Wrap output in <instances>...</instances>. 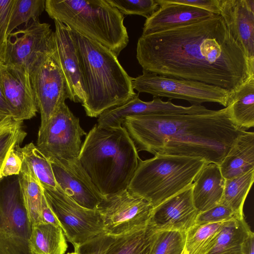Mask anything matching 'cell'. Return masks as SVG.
<instances>
[{
  "instance_id": "6da1fadb",
  "label": "cell",
  "mask_w": 254,
  "mask_h": 254,
  "mask_svg": "<svg viewBox=\"0 0 254 254\" xmlns=\"http://www.w3.org/2000/svg\"><path fill=\"white\" fill-rule=\"evenodd\" d=\"M136 59L143 70L196 81L234 95L254 77L251 63L219 14L139 38Z\"/></svg>"
},
{
  "instance_id": "7a4b0ae2",
  "label": "cell",
  "mask_w": 254,
  "mask_h": 254,
  "mask_svg": "<svg viewBox=\"0 0 254 254\" xmlns=\"http://www.w3.org/2000/svg\"><path fill=\"white\" fill-rule=\"evenodd\" d=\"M137 152L200 158L219 165L243 130L228 107L218 110L126 118L123 124Z\"/></svg>"
},
{
  "instance_id": "3957f363",
  "label": "cell",
  "mask_w": 254,
  "mask_h": 254,
  "mask_svg": "<svg viewBox=\"0 0 254 254\" xmlns=\"http://www.w3.org/2000/svg\"><path fill=\"white\" fill-rule=\"evenodd\" d=\"M78 160L104 196L127 189L140 159L124 127L96 124L86 134Z\"/></svg>"
},
{
  "instance_id": "277c9868",
  "label": "cell",
  "mask_w": 254,
  "mask_h": 254,
  "mask_svg": "<svg viewBox=\"0 0 254 254\" xmlns=\"http://www.w3.org/2000/svg\"><path fill=\"white\" fill-rule=\"evenodd\" d=\"M71 30V29H70ZM82 75L87 116L99 117L104 111L122 105L136 93L132 79L118 57L99 43L71 30Z\"/></svg>"
},
{
  "instance_id": "5b68a950",
  "label": "cell",
  "mask_w": 254,
  "mask_h": 254,
  "mask_svg": "<svg viewBox=\"0 0 254 254\" xmlns=\"http://www.w3.org/2000/svg\"><path fill=\"white\" fill-rule=\"evenodd\" d=\"M45 9L54 20L99 43L117 57L128 43L124 15L107 0H46Z\"/></svg>"
},
{
  "instance_id": "8992f818",
  "label": "cell",
  "mask_w": 254,
  "mask_h": 254,
  "mask_svg": "<svg viewBox=\"0 0 254 254\" xmlns=\"http://www.w3.org/2000/svg\"><path fill=\"white\" fill-rule=\"evenodd\" d=\"M208 163L200 158L160 154L140 159L127 190L155 208L191 186Z\"/></svg>"
},
{
  "instance_id": "52a82bcc",
  "label": "cell",
  "mask_w": 254,
  "mask_h": 254,
  "mask_svg": "<svg viewBox=\"0 0 254 254\" xmlns=\"http://www.w3.org/2000/svg\"><path fill=\"white\" fill-rule=\"evenodd\" d=\"M32 225L18 177L0 186V254H31Z\"/></svg>"
},
{
  "instance_id": "ba28073f",
  "label": "cell",
  "mask_w": 254,
  "mask_h": 254,
  "mask_svg": "<svg viewBox=\"0 0 254 254\" xmlns=\"http://www.w3.org/2000/svg\"><path fill=\"white\" fill-rule=\"evenodd\" d=\"M134 90L150 94L153 97L182 99L192 105L205 102L219 104L227 107L233 94L226 90L202 82L165 77L142 70V74L132 79Z\"/></svg>"
},
{
  "instance_id": "9c48e42d",
  "label": "cell",
  "mask_w": 254,
  "mask_h": 254,
  "mask_svg": "<svg viewBox=\"0 0 254 254\" xmlns=\"http://www.w3.org/2000/svg\"><path fill=\"white\" fill-rule=\"evenodd\" d=\"M42 188L45 198L58 220L66 239L74 247L105 233L101 218L96 209L81 206L58 186L56 189Z\"/></svg>"
},
{
  "instance_id": "30bf717a",
  "label": "cell",
  "mask_w": 254,
  "mask_h": 254,
  "mask_svg": "<svg viewBox=\"0 0 254 254\" xmlns=\"http://www.w3.org/2000/svg\"><path fill=\"white\" fill-rule=\"evenodd\" d=\"M153 208L149 201L125 190L103 196L96 210L105 233L117 238L147 225Z\"/></svg>"
},
{
  "instance_id": "8fae6325",
  "label": "cell",
  "mask_w": 254,
  "mask_h": 254,
  "mask_svg": "<svg viewBox=\"0 0 254 254\" xmlns=\"http://www.w3.org/2000/svg\"><path fill=\"white\" fill-rule=\"evenodd\" d=\"M86 134L80 125L79 118L64 102L45 127L39 130L36 146L47 158L77 159L82 146L81 137Z\"/></svg>"
},
{
  "instance_id": "7c38bea8",
  "label": "cell",
  "mask_w": 254,
  "mask_h": 254,
  "mask_svg": "<svg viewBox=\"0 0 254 254\" xmlns=\"http://www.w3.org/2000/svg\"><path fill=\"white\" fill-rule=\"evenodd\" d=\"M47 23L39 20L8 36L3 64L21 66L28 71L53 52L54 31Z\"/></svg>"
},
{
  "instance_id": "4fadbf2b",
  "label": "cell",
  "mask_w": 254,
  "mask_h": 254,
  "mask_svg": "<svg viewBox=\"0 0 254 254\" xmlns=\"http://www.w3.org/2000/svg\"><path fill=\"white\" fill-rule=\"evenodd\" d=\"M52 54L34 65L29 71L41 115L39 130L45 127L59 106L67 99L64 77Z\"/></svg>"
},
{
  "instance_id": "5bb4252c",
  "label": "cell",
  "mask_w": 254,
  "mask_h": 254,
  "mask_svg": "<svg viewBox=\"0 0 254 254\" xmlns=\"http://www.w3.org/2000/svg\"><path fill=\"white\" fill-rule=\"evenodd\" d=\"M52 56L59 65L67 86V99L83 104L85 100L80 64L71 31L60 21L54 20Z\"/></svg>"
},
{
  "instance_id": "9a60e30c",
  "label": "cell",
  "mask_w": 254,
  "mask_h": 254,
  "mask_svg": "<svg viewBox=\"0 0 254 254\" xmlns=\"http://www.w3.org/2000/svg\"><path fill=\"white\" fill-rule=\"evenodd\" d=\"M58 186L81 206L96 209L103 197L88 176L78 158L58 160L48 158Z\"/></svg>"
},
{
  "instance_id": "2e32d148",
  "label": "cell",
  "mask_w": 254,
  "mask_h": 254,
  "mask_svg": "<svg viewBox=\"0 0 254 254\" xmlns=\"http://www.w3.org/2000/svg\"><path fill=\"white\" fill-rule=\"evenodd\" d=\"M0 74L12 117L22 121L35 117L38 108L28 70L21 66L1 64Z\"/></svg>"
},
{
  "instance_id": "e0dca14e",
  "label": "cell",
  "mask_w": 254,
  "mask_h": 254,
  "mask_svg": "<svg viewBox=\"0 0 254 254\" xmlns=\"http://www.w3.org/2000/svg\"><path fill=\"white\" fill-rule=\"evenodd\" d=\"M192 190V184L153 208L150 223L157 231L186 232L195 223L199 212Z\"/></svg>"
},
{
  "instance_id": "ac0fdd59",
  "label": "cell",
  "mask_w": 254,
  "mask_h": 254,
  "mask_svg": "<svg viewBox=\"0 0 254 254\" xmlns=\"http://www.w3.org/2000/svg\"><path fill=\"white\" fill-rule=\"evenodd\" d=\"M197 110L196 105H192L190 107L177 105L169 100L163 101L159 97H154L151 101H143L139 98L138 94H136L125 103L102 113L99 116L97 125L103 127H122L125 119L129 117L189 113Z\"/></svg>"
},
{
  "instance_id": "d6986e66",
  "label": "cell",
  "mask_w": 254,
  "mask_h": 254,
  "mask_svg": "<svg viewBox=\"0 0 254 254\" xmlns=\"http://www.w3.org/2000/svg\"><path fill=\"white\" fill-rule=\"evenodd\" d=\"M220 14L254 63V0H217Z\"/></svg>"
},
{
  "instance_id": "ffe728a7",
  "label": "cell",
  "mask_w": 254,
  "mask_h": 254,
  "mask_svg": "<svg viewBox=\"0 0 254 254\" xmlns=\"http://www.w3.org/2000/svg\"><path fill=\"white\" fill-rule=\"evenodd\" d=\"M159 7L146 19L142 35H147L207 19L215 14L199 8L167 0H156Z\"/></svg>"
},
{
  "instance_id": "44dd1931",
  "label": "cell",
  "mask_w": 254,
  "mask_h": 254,
  "mask_svg": "<svg viewBox=\"0 0 254 254\" xmlns=\"http://www.w3.org/2000/svg\"><path fill=\"white\" fill-rule=\"evenodd\" d=\"M225 182L218 165L208 163L203 167L192 184L193 202L198 212L220 204Z\"/></svg>"
},
{
  "instance_id": "7402d4cb",
  "label": "cell",
  "mask_w": 254,
  "mask_h": 254,
  "mask_svg": "<svg viewBox=\"0 0 254 254\" xmlns=\"http://www.w3.org/2000/svg\"><path fill=\"white\" fill-rule=\"evenodd\" d=\"M219 166L225 180L254 169V133L244 131Z\"/></svg>"
},
{
  "instance_id": "603a6c76",
  "label": "cell",
  "mask_w": 254,
  "mask_h": 254,
  "mask_svg": "<svg viewBox=\"0 0 254 254\" xmlns=\"http://www.w3.org/2000/svg\"><path fill=\"white\" fill-rule=\"evenodd\" d=\"M29 248L31 254H64L67 244L61 227L40 223L32 226Z\"/></svg>"
},
{
  "instance_id": "cb8c5ba5",
  "label": "cell",
  "mask_w": 254,
  "mask_h": 254,
  "mask_svg": "<svg viewBox=\"0 0 254 254\" xmlns=\"http://www.w3.org/2000/svg\"><path fill=\"white\" fill-rule=\"evenodd\" d=\"M17 177L25 208L32 225L43 223V188L30 166L24 158L20 173Z\"/></svg>"
},
{
  "instance_id": "d4e9b609",
  "label": "cell",
  "mask_w": 254,
  "mask_h": 254,
  "mask_svg": "<svg viewBox=\"0 0 254 254\" xmlns=\"http://www.w3.org/2000/svg\"><path fill=\"white\" fill-rule=\"evenodd\" d=\"M157 231L149 223L117 237L105 254H152Z\"/></svg>"
},
{
  "instance_id": "484cf974",
  "label": "cell",
  "mask_w": 254,
  "mask_h": 254,
  "mask_svg": "<svg viewBox=\"0 0 254 254\" xmlns=\"http://www.w3.org/2000/svg\"><path fill=\"white\" fill-rule=\"evenodd\" d=\"M252 232L245 217L225 221L207 254H242L243 244Z\"/></svg>"
},
{
  "instance_id": "4316f807",
  "label": "cell",
  "mask_w": 254,
  "mask_h": 254,
  "mask_svg": "<svg viewBox=\"0 0 254 254\" xmlns=\"http://www.w3.org/2000/svg\"><path fill=\"white\" fill-rule=\"evenodd\" d=\"M231 119L246 131L254 126V77L250 78L233 95L227 106Z\"/></svg>"
},
{
  "instance_id": "83f0119b",
  "label": "cell",
  "mask_w": 254,
  "mask_h": 254,
  "mask_svg": "<svg viewBox=\"0 0 254 254\" xmlns=\"http://www.w3.org/2000/svg\"><path fill=\"white\" fill-rule=\"evenodd\" d=\"M225 222L194 224L186 232L184 253L207 254L214 246Z\"/></svg>"
},
{
  "instance_id": "f1b7e54d",
  "label": "cell",
  "mask_w": 254,
  "mask_h": 254,
  "mask_svg": "<svg viewBox=\"0 0 254 254\" xmlns=\"http://www.w3.org/2000/svg\"><path fill=\"white\" fill-rule=\"evenodd\" d=\"M254 180V169L240 176L225 180L220 204L230 208L239 216L244 217V202Z\"/></svg>"
},
{
  "instance_id": "f546056e",
  "label": "cell",
  "mask_w": 254,
  "mask_h": 254,
  "mask_svg": "<svg viewBox=\"0 0 254 254\" xmlns=\"http://www.w3.org/2000/svg\"><path fill=\"white\" fill-rule=\"evenodd\" d=\"M26 135L23 121L16 120L12 116H0V181L9 151L20 145Z\"/></svg>"
},
{
  "instance_id": "4dcf8cb0",
  "label": "cell",
  "mask_w": 254,
  "mask_h": 254,
  "mask_svg": "<svg viewBox=\"0 0 254 254\" xmlns=\"http://www.w3.org/2000/svg\"><path fill=\"white\" fill-rule=\"evenodd\" d=\"M18 150L22 153L23 158L29 164L43 187L56 189L58 187L51 164L49 159L30 142Z\"/></svg>"
},
{
  "instance_id": "1f68e13d",
  "label": "cell",
  "mask_w": 254,
  "mask_h": 254,
  "mask_svg": "<svg viewBox=\"0 0 254 254\" xmlns=\"http://www.w3.org/2000/svg\"><path fill=\"white\" fill-rule=\"evenodd\" d=\"M45 0H14L12 7L8 28L7 36L19 25L26 26L34 20H39L45 8Z\"/></svg>"
},
{
  "instance_id": "d6a6232c",
  "label": "cell",
  "mask_w": 254,
  "mask_h": 254,
  "mask_svg": "<svg viewBox=\"0 0 254 254\" xmlns=\"http://www.w3.org/2000/svg\"><path fill=\"white\" fill-rule=\"evenodd\" d=\"M186 232L158 231L152 254H183Z\"/></svg>"
},
{
  "instance_id": "836d02e7",
  "label": "cell",
  "mask_w": 254,
  "mask_h": 254,
  "mask_svg": "<svg viewBox=\"0 0 254 254\" xmlns=\"http://www.w3.org/2000/svg\"><path fill=\"white\" fill-rule=\"evenodd\" d=\"M124 15H138L146 19L159 8L156 0H107Z\"/></svg>"
},
{
  "instance_id": "e575fe53",
  "label": "cell",
  "mask_w": 254,
  "mask_h": 254,
  "mask_svg": "<svg viewBox=\"0 0 254 254\" xmlns=\"http://www.w3.org/2000/svg\"><path fill=\"white\" fill-rule=\"evenodd\" d=\"M117 238L103 233L74 247V252L76 254H105Z\"/></svg>"
},
{
  "instance_id": "d590c367",
  "label": "cell",
  "mask_w": 254,
  "mask_h": 254,
  "mask_svg": "<svg viewBox=\"0 0 254 254\" xmlns=\"http://www.w3.org/2000/svg\"><path fill=\"white\" fill-rule=\"evenodd\" d=\"M244 217L239 216L230 208L219 204L206 211L199 212L195 224L217 223Z\"/></svg>"
},
{
  "instance_id": "8d00e7d4",
  "label": "cell",
  "mask_w": 254,
  "mask_h": 254,
  "mask_svg": "<svg viewBox=\"0 0 254 254\" xmlns=\"http://www.w3.org/2000/svg\"><path fill=\"white\" fill-rule=\"evenodd\" d=\"M14 0H0V65L5 61L7 28Z\"/></svg>"
},
{
  "instance_id": "74e56055",
  "label": "cell",
  "mask_w": 254,
  "mask_h": 254,
  "mask_svg": "<svg viewBox=\"0 0 254 254\" xmlns=\"http://www.w3.org/2000/svg\"><path fill=\"white\" fill-rule=\"evenodd\" d=\"M18 146L19 145L13 148L9 151L1 174V179L19 174L23 156L18 149Z\"/></svg>"
},
{
  "instance_id": "f35d334b",
  "label": "cell",
  "mask_w": 254,
  "mask_h": 254,
  "mask_svg": "<svg viewBox=\"0 0 254 254\" xmlns=\"http://www.w3.org/2000/svg\"><path fill=\"white\" fill-rule=\"evenodd\" d=\"M172 3L188 5L208 11L215 14H219L217 0H167Z\"/></svg>"
},
{
  "instance_id": "ab89813d",
  "label": "cell",
  "mask_w": 254,
  "mask_h": 254,
  "mask_svg": "<svg viewBox=\"0 0 254 254\" xmlns=\"http://www.w3.org/2000/svg\"><path fill=\"white\" fill-rule=\"evenodd\" d=\"M42 220L43 223L50 224L61 227L60 223L48 204L44 193L42 202Z\"/></svg>"
},
{
  "instance_id": "60d3db41",
  "label": "cell",
  "mask_w": 254,
  "mask_h": 254,
  "mask_svg": "<svg viewBox=\"0 0 254 254\" xmlns=\"http://www.w3.org/2000/svg\"><path fill=\"white\" fill-rule=\"evenodd\" d=\"M0 116H12L10 109L8 106L3 92L0 74Z\"/></svg>"
},
{
  "instance_id": "b9f144b4",
  "label": "cell",
  "mask_w": 254,
  "mask_h": 254,
  "mask_svg": "<svg viewBox=\"0 0 254 254\" xmlns=\"http://www.w3.org/2000/svg\"><path fill=\"white\" fill-rule=\"evenodd\" d=\"M242 254H254V234L253 231L243 244Z\"/></svg>"
},
{
  "instance_id": "7bdbcfd3",
  "label": "cell",
  "mask_w": 254,
  "mask_h": 254,
  "mask_svg": "<svg viewBox=\"0 0 254 254\" xmlns=\"http://www.w3.org/2000/svg\"><path fill=\"white\" fill-rule=\"evenodd\" d=\"M67 254H76V253L74 252L72 253H67Z\"/></svg>"
},
{
  "instance_id": "ee69618b",
  "label": "cell",
  "mask_w": 254,
  "mask_h": 254,
  "mask_svg": "<svg viewBox=\"0 0 254 254\" xmlns=\"http://www.w3.org/2000/svg\"><path fill=\"white\" fill-rule=\"evenodd\" d=\"M184 254H186L184 253Z\"/></svg>"
}]
</instances>
